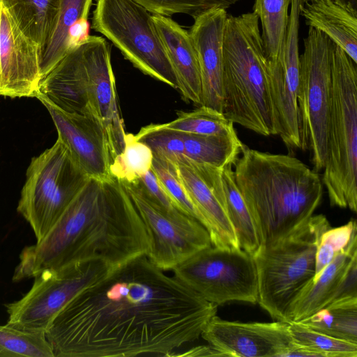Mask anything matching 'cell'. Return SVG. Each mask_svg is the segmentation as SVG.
I'll return each mask as SVG.
<instances>
[{
	"label": "cell",
	"instance_id": "11",
	"mask_svg": "<svg viewBox=\"0 0 357 357\" xmlns=\"http://www.w3.org/2000/svg\"><path fill=\"white\" fill-rule=\"evenodd\" d=\"M110 268L95 260L59 270H45L34 277L30 290L6 304V325L29 331L46 332L54 317L79 293L105 277Z\"/></svg>",
	"mask_w": 357,
	"mask_h": 357
},
{
	"label": "cell",
	"instance_id": "3",
	"mask_svg": "<svg viewBox=\"0 0 357 357\" xmlns=\"http://www.w3.org/2000/svg\"><path fill=\"white\" fill-rule=\"evenodd\" d=\"M233 165L234 180L254 221L260 247L289 235L321 202L319 175L290 155L243 145Z\"/></svg>",
	"mask_w": 357,
	"mask_h": 357
},
{
	"label": "cell",
	"instance_id": "20",
	"mask_svg": "<svg viewBox=\"0 0 357 357\" xmlns=\"http://www.w3.org/2000/svg\"><path fill=\"white\" fill-rule=\"evenodd\" d=\"M38 97L66 112L93 115L83 43L69 51L40 80Z\"/></svg>",
	"mask_w": 357,
	"mask_h": 357
},
{
	"label": "cell",
	"instance_id": "25",
	"mask_svg": "<svg viewBox=\"0 0 357 357\" xmlns=\"http://www.w3.org/2000/svg\"><path fill=\"white\" fill-rule=\"evenodd\" d=\"M93 0H61L55 25L40 59L41 79L67 54L70 29L79 20L88 18Z\"/></svg>",
	"mask_w": 357,
	"mask_h": 357
},
{
	"label": "cell",
	"instance_id": "21",
	"mask_svg": "<svg viewBox=\"0 0 357 357\" xmlns=\"http://www.w3.org/2000/svg\"><path fill=\"white\" fill-rule=\"evenodd\" d=\"M158 35L173 68L178 89L185 102L202 105V83L197 53L188 31L171 17L153 15Z\"/></svg>",
	"mask_w": 357,
	"mask_h": 357
},
{
	"label": "cell",
	"instance_id": "30",
	"mask_svg": "<svg viewBox=\"0 0 357 357\" xmlns=\"http://www.w3.org/2000/svg\"><path fill=\"white\" fill-rule=\"evenodd\" d=\"M162 126L191 134L228 135L236 133L234 123L212 108L201 105L190 112H177V117Z\"/></svg>",
	"mask_w": 357,
	"mask_h": 357
},
{
	"label": "cell",
	"instance_id": "4",
	"mask_svg": "<svg viewBox=\"0 0 357 357\" xmlns=\"http://www.w3.org/2000/svg\"><path fill=\"white\" fill-rule=\"evenodd\" d=\"M225 117L263 136L275 134L267 82V57L258 16L227 15L223 43Z\"/></svg>",
	"mask_w": 357,
	"mask_h": 357
},
{
	"label": "cell",
	"instance_id": "40",
	"mask_svg": "<svg viewBox=\"0 0 357 357\" xmlns=\"http://www.w3.org/2000/svg\"><path fill=\"white\" fill-rule=\"evenodd\" d=\"M1 68H0V93H1Z\"/></svg>",
	"mask_w": 357,
	"mask_h": 357
},
{
	"label": "cell",
	"instance_id": "23",
	"mask_svg": "<svg viewBox=\"0 0 357 357\" xmlns=\"http://www.w3.org/2000/svg\"><path fill=\"white\" fill-rule=\"evenodd\" d=\"M61 0H0L20 29L43 52L53 31ZM42 55V54H41Z\"/></svg>",
	"mask_w": 357,
	"mask_h": 357
},
{
	"label": "cell",
	"instance_id": "39",
	"mask_svg": "<svg viewBox=\"0 0 357 357\" xmlns=\"http://www.w3.org/2000/svg\"><path fill=\"white\" fill-rule=\"evenodd\" d=\"M337 1H350L356 7H357V0H335Z\"/></svg>",
	"mask_w": 357,
	"mask_h": 357
},
{
	"label": "cell",
	"instance_id": "22",
	"mask_svg": "<svg viewBox=\"0 0 357 357\" xmlns=\"http://www.w3.org/2000/svg\"><path fill=\"white\" fill-rule=\"evenodd\" d=\"M300 16L325 33L357 64V7L350 1L305 0Z\"/></svg>",
	"mask_w": 357,
	"mask_h": 357
},
{
	"label": "cell",
	"instance_id": "7",
	"mask_svg": "<svg viewBox=\"0 0 357 357\" xmlns=\"http://www.w3.org/2000/svg\"><path fill=\"white\" fill-rule=\"evenodd\" d=\"M89 178L59 138L31 159L17 211L31 225L37 242L46 236Z\"/></svg>",
	"mask_w": 357,
	"mask_h": 357
},
{
	"label": "cell",
	"instance_id": "28",
	"mask_svg": "<svg viewBox=\"0 0 357 357\" xmlns=\"http://www.w3.org/2000/svg\"><path fill=\"white\" fill-rule=\"evenodd\" d=\"M291 0H255L252 7L261 26L265 53L272 61H282Z\"/></svg>",
	"mask_w": 357,
	"mask_h": 357
},
{
	"label": "cell",
	"instance_id": "29",
	"mask_svg": "<svg viewBox=\"0 0 357 357\" xmlns=\"http://www.w3.org/2000/svg\"><path fill=\"white\" fill-rule=\"evenodd\" d=\"M151 150L132 133H126L123 151L112 160V176L123 183H132L145 175L152 167Z\"/></svg>",
	"mask_w": 357,
	"mask_h": 357
},
{
	"label": "cell",
	"instance_id": "16",
	"mask_svg": "<svg viewBox=\"0 0 357 357\" xmlns=\"http://www.w3.org/2000/svg\"><path fill=\"white\" fill-rule=\"evenodd\" d=\"M40 46L0 3V96L36 97L41 80Z\"/></svg>",
	"mask_w": 357,
	"mask_h": 357
},
{
	"label": "cell",
	"instance_id": "14",
	"mask_svg": "<svg viewBox=\"0 0 357 357\" xmlns=\"http://www.w3.org/2000/svg\"><path fill=\"white\" fill-rule=\"evenodd\" d=\"M178 176L202 219L213 246L239 249L226 211L222 169L194 162L183 156L176 162Z\"/></svg>",
	"mask_w": 357,
	"mask_h": 357
},
{
	"label": "cell",
	"instance_id": "2",
	"mask_svg": "<svg viewBox=\"0 0 357 357\" xmlns=\"http://www.w3.org/2000/svg\"><path fill=\"white\" fill-rule=\"evenodd\" d=\"M149 238L123 185L89 178L46 236L20 255L13 280L95 260L111 269L146 255Z\"/></svg>",
	"mask_w": 357,
	"mask_h": 357
},
{
	"label": "cell",
	"instance_id": "32",
	"mask_svg": "<svg viewBox=\"0 0 357 357\" xmlns=\"http://www.w3.org/2000/svg\"><path fill=\"white\" fill-rule=\"evenodd\" d=\"M289 330L296 346L313 351L319 357H357V343L319 332L298 321L289 322Z\"/></svg>",
	"mask_w": 357,
	"mask_h": 357
},
{
	"label": "cell",
	"instance_id": "10",
	"mask_svg": "<svg viewBox=\"0 0 357 357\" xmlns=\"http://www.w3.org/2000/svg\"><path fill=\"white\" fill-rule=\"evenodd\" d=\"M180 282L216 305L231 301L255 304L257 273L253 257L243 250L210 246L172 270Z\"/></svg>",
	"mask_w": 357,
	"mask_h": 357
},
{
	"label": "cell",
	"instance_id": "6",
	"mask_svg": "<svg viewBox=\"0 0 357 357\" xmlns=\"http://www.w3.org/2000/svg\"><path fill=\"white\" fill-rule=\"evenodd\" d=\"M329 227L325 215H312L289 235L260 247L253 255L257 302L276 321H286L290 305L314 278L319 238Z\"/></svg>",
	"mask_w": 357,
	"mask_h": 357
},
{
	"label": "cell",
	"instance_id": "35",
	"mask_svg": "<svg viewBox=\"0 0 357 357\" xmlns=\"http://www.w3.org/2000/svg\"><path fill=\"white\" fill-rule=\"evenodd\" d=\"M153 15L185 14L193 19L214 8L227 9L240 0H135Z\"/></svg>",
	"mask_w": 357,
	"mask_h": 357
},
{
	"label": "cell",
	"instance_id": "37",
	"mask_svg": "<svg viewBox=\"0 0 357 357\" xmlns=\"http://www.w3.org/2000/svg\"><path fill=\"white\" fill-rule=\"evenodd\" d=\"M137 181L146 193L164 209L170 212L181 211L169 197L152 168Z\"/></svg>",
	"mask_w": 357,
	"mask_h": 357
},
{
	"label": "cell",
	"instance_id": "26",
	"mask_svg": "<svg viewBox=\"0 0 357 357\" xmlns=\"http://www.w3.org/2000/svg\"><path fill=\"white\" fill-rule=\"evenodd\" d=\"M298 322L326 335L357 343V296L336 299Z\"/></svg>",
	"mask_w": 357,
	"mask_h": 357
},
{
	"label": "cell",
	"instance_id": "9",
	"mask_svg": "<svg viewBox=\"0 0 357 357\" xmlns=\"http://www.w3.org/2000/svg\"><path fill=\"white\" fill-rule=\"evenodd\" d=\"M333 41L309 27L299 55L297 96L301 149H308L313 170L324 169L327 155V123L331 100Z\"/></svg>",
	"mask_w": 357,
	"mask_h": 357
},
{
	"label": "cell",
	"instance_id": "17",
	"mask_svg": "<svg viewBox=\"0 0 357 357\" xmlns=\"http://www.w3.org/2000/svg\"><path fill=\"white\" fill-rule=\"evenodd\" d=\"M47 108L60 139L81 169L90 178L101 181L111 177L112 163L105 130L93 115L70 114L37 98Z\"/></svg>",
	"mask_w": 357,
	"mask_h": 357
},
{
	"label": "cell",
	"instance_id": "33",
	"mask_svg": "<svg viewBox=\"0 0 357 357\" xmlns=\"http://www.w3.org/2000/svg\"><path fill=\"white\" fill-rule=\"evenodd\" d=\"M135 135L151 150L154 158L176 163L184 156L182 132L165 128L162 123L150 124L142 127Z\"/></svg>",
	"mask_w": 357,
	"mask_h": 357
},
{
	"label": "cell",
	"instance_id": "27",
	"mask_svg": "<svg viewBox=\"0 0 357 357\" xmlns=\"http://www.w3.org/2000/svg\"><path fill=\"white\" fill-rule=\"evenodd\" d=\"M225 209L234 227L241 249L252 257L260 248L257 231L251 214L236 184L232 165L222 169Z\"/></svg>",
	"mask_w": 357,
	"mask_h": 357
},
{
	"label": "cell",
	"instance_id": "15",
	"mask_svg": "<svg viewBox=\"0 0 357 357\" xmlns=\"http://www.w3.org/2000/svg\"><path fill=\"white\" fill-rule=\"evenodd\" d=\"M83 44L91 108L105 130L112 160L123 149L126 132L118 106L111 47L105 38L97 36H90Z\"/></svg>",
	"mask_w": 357,
	"mask_h": 357
},
{
	"label": "cell",
	"instance_id": "18",
	"mask_svg": "<svg viewBox=\"0 0 357 357\" xmlns=\"http://www.w3.org/2000/svg\"><path fill=\"white\" fill-rule=\"evenodd\" d=\"M350 296H357V234L301 291L287 310L286 322L300 321L331 302Z\"/></svg>",
	"mask_w": 357,
	"mask_h": 357
},
{
	"label": "cell",
	"instance_id": "38",
	"mask_svg": "<svg viewBox=\"0 0 357 357\" xmlns=\"http://www.w3.org/2000/svg\"><path fill=\"white\" fill-rule=\"evenodd\" d=\"M90 26V22L86 17L82 18L74 24L68 31V52L89 38L91 36L89 35Z\"/></svg>",
	"mask_w": 357,
	"mask_h": 357
},
{
	"label": "cell",
	"instance_id": "5",
	"mask_svg": "<svg viewBox=\"0 0 357 357\" xmlns=\"http://www.w3.org/2000/svg\"><path fill=\"white\" fill-rule=\"evenodd\" d=\"M327 155L321 178L330 204L357 211V68L333 43Z\"/></svg>",
	"mask_w": 357,
	"mask_h": 357
},
{
	"label": "cell",
	"instance_id": "31",
	"mask_svg": "<svg viewBox=\"0 0 357 357\" xmlns=\"http://www.w3.org/2000/svg\"><path fill=\"white\" fill-rule=\"evenodd\" d=\"M0 357H54L43 331L0 326Z\"/></svg>",
	"mask_w": 357,
	"mask_h": 357
},
{
	"label": "cell",
	"instance_id": "8",
	"mask_svg": "<svg viewBox=\"0 0 357 357\" xmlns=\"http://www.w3.org/2000/svg\"><path fill=\"white\" fill-rule=\"evenodd\" d=\"M92 28L145 75L174 89L178 82L153 14L135 0H96Z\"/></svg>",
	"mask_w": 357,
	"mask_h": 357
},
{
	"label": "cell",
	"instance_id": "24",
	"mask_svg": "<svg viewBox=\"0 0 357 357\" xmlns=\"http://www.w3.org/2000/svg\"><path fill=\"white\" fill-rule=\"evenodd\" d=\"M184 156L190 160L222 169L233 165L244 144L236 133L200 135L183 132Z\"/></svg>",
	"mask_w": 357,
	"mask_h": 357
},
{
	"label": "cell",
	"instance_id": "13",
	"mask_svg": "<svg viewBox=\"0 0 357 357\" xmlns=\"http://www.w3.org/2000/svg\"><path fill=\"white\" fill-rule=\"evenodd\" d=\"M201 336L220 356L284 357L294 347L289 323L232 321L213 316Z\"/></svg>",
	"mask_w": 357,
	"mask_h": 357
},
{
	"label": "cell",
	"instance_id": "12",
	"mask_svg": "<svg viewBox=\"0 0 357 357\" xmlns=\"http://www.w3.org/2000/svg\"><path fill=\"white\" fill-rule=\"evenodd\" d=\"M121 183L144 224L150 243L146 256L155 266L164 271H172L181 262L212 245L208 231L197 220L181 211L170 212L164 209L137 181Z\"/></svg>",
	"mask_w": 357,
	"mask_h": 357
},
{
	"label": "cell",
	"instance_id": "1",
	"mask_svg": "<svg viewBox=\"0 0 357 357\" xmlns=\"http://www.w3.org/2000/svg\"><path fill=\"white\" fill-rule=\"evenodd\" d=\"M217 307L142 255L70 300L45 337L54 357L172 356L201 336Z\"/></svg>",
	"mask_w": 357,
	"mask_h": 357
},
{
	"label": "cell",
	"instance_id": "34",
	"mask_svg": "<svg viewBox=\"0 0 357 357\" xmlns=\"http://www.w3.org/2000/svg\"><path fill=\"white\" fill-rule=\"evenodd\" d=\"M356 234V222L354 219L344 225L335 228L331 227L322 233L317 246L315 274L312 279L320 274L337 253L348 246Z\"/></svg>",
	"mask_w": 357,
	"mask_h": 357
},
{
	"label": "cell",
	"instance_id": "36",
	"mask_svg": "<svg viewBox=\"0 0 357 357\" xmlns=\"http://www.w3.org/2000/svg\"><path fill=\"white\" fill-rule=\"evenodd\" d=\"M151 168L177 208L202 225V217L190 199L178 176L176 164L153 157Z\"/></svg>",
	"mask_w": 357,
	"mask_h": 357
},
{
	"label": "cell",
	"instance_id": "19",
	"mask_svg": "<svg viewBox=\"0 0 357 357\" xmlns=\"http://www.w3.org/2000/svg\"><path fill=\"white\" fill-rule=\"evenodd\" d=\"M227 17L225 9L212 8L195 18L188 31L199 60L202 105L221 113L223 109L222 43Z\"/></svg>",
	"mask_w": 357,
	"mask_h": 357
}]
</instances>
